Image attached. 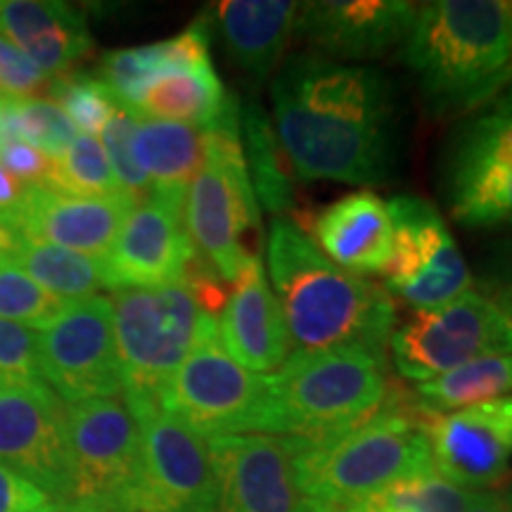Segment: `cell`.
<instances>
[{
    "mask_svg": "<svg viewBox=\"0 0 512 512\" xmlns=\"http://www.w3.org/2000/svg\"><path fill=\"white\" fill-rule=\"evenodd\" d=\"M22 242L24 235L19 233L15 221L8 214H0V266L15 264Z\"/></svg>",
    "mask_w": 512,
    "mask_h": 512,
    "instance_id": "cell-42",
    "label": "cell"
},
{
    "mask_svg": "<svg viewBox=\"0 0 512 512\" xmlns=\"http://www.w3.org/2000/svg\"><path fill=\"white\" fill-rule=\"evenodd\" d=\"M159 406L204 439L271 434V375L242 368L221 339L190 351L159 396Z\"/></svg>",
    "mask_w": 512,
    "mask_h": 512,
    "instance_id": "cell-9",
    "label": "cell"
},
{
    "mask_svg": "<svg viewBox=\"0 0 512 512\" xmlns=\"http://www.w3.org/2000/svg\"><path fill=\"white\" fill-rule=\"evenodd\" d=\"M240 136L256 202L275 219L290 214L297 200H294V185L283 159L285 152L275 136L271 119L256 98L240 107Z\"/></svg>",
    "mask_w": 512,
    "mask_h": 512,
    "instance_id": "cell-28",
    "label": "cell"
},
{
    "mask_svg": "<svg viewBox=\"0 0 512 512\" xmlns=\"http://www.w3.org/2000/svg\"><path fill=\"white\" fill-rule=\"evenodd\" d=\"M46 188L79 197L121 195L105 147L98 138L86 136V133H79L67 152L53 159Z\"/></svg>",
    "mask_w": 512,
    "mask_h": 512,
    "instance_id": "cell-31",
    "label": "cell"
},
{
    "mask_svg": "<svg viewBox=\"0 0 512 512\" xmlns=\"http://www.w3.org/2000/svg\"><path fill=\"white\" fill-rule=\"evenodd\" d=\"M41 380L67 403L107 399L124 392L114 337L112 299L91 297L38 335Z\"/></svg>",
    "mask_w": 512,
    "mask_h": 512,
    "instance_id": "cell-14",
    "label": "cell"
},
{
    "mask_svg": "<svg viewBox=\"0 0 512 512\" xmlns=\"http://www.w3.org/2000/svg\"><path fill=\"white\" fill-rule=\"evenodd\" d=\"M183 226L195 254L223 283L233 285L254 254L245 247V235L259 228V202L242 152L238 102L214 126L204 128V159L185 192Z\"/></svg>",
    "mask_w": 512,
    "mask_h": 512,
    "instance_id": "cell-6",
    "label": "cell"
},
{
    "mask_svg": "<svg viewBox=\"0 0 512 512\" xmlns=\"http://www.w3.org/2000/svg\"><path fill=\"white\" fill-rule=\"evenodd\" d=\"M19 133L24 143L38 147L50 159L62 157L67 147L74 143L76 126L69 121L55 102L43 98H22L17 100Z\"/></svg>",
    "mask_w": 512,
    "mask_h": 512,
    "instance_id": "cell-36",
    "label": "cell"
},
{
    "mask_svg": "<svg viewBox=\"0 0 512 512\" xmlns=\"http://www.w3.org/2000/svg\"><path fill=\"white\" fill-rule=\"evenodd\" d=\"M309 512H354V510H339V508H323V505H313Z\"/></svg>",
    "mask_w": 512,
    "mask_h": 512,
    "instance_id": "cell-49",
    "label": "cell"
},
{
    "mask_svg": "<svg viewBox=\"0 0 512 512\" xmlns=\"http://www.w3.org/2000/svg\"><path fill=\"white\" fill-rule=\"evenodd\" d=\"M0 34L46 76L64 74L93 48L83 12L55 0H3Z\"/></svg>",
    "mask_w": 512,
    "mask_h": 512,
    "instance_id": "cell-24",
    "label": "cell"
},
{
    "mask_svg": "<svg viewBox=\"0 0 512 512\" xmlns=\"http://www.w3.org/2000/svg\"><path fill=\"white\" fill-rule=\"evenodd\" d=\"M235 102L238 100L223 88L214 64L207 62L157 76L133 105V112L143 119L209 128Z\"/></svg>",
    "mask_w": 512,
    "mask_h": 512,
    "instance_id": "cell-27",
    "label": "cell"
},
{
    "mask_svg": "<svg viewBox=\"0 0 512 512\" xmlns=\"http://www.w3.org/2000/svg\"><path fill=\"white\" fill-rule=\"evenodd\" d=\"M465 512H505L503 494L501 491L486 489V491H472L470 505Z\"/></svg>",
    "mask_w": 512,
    "mask_h": 512,
    "instance_id": "cell-45",
    "label": "cell"
},
{
    "mask_svg": "<svg viewBox=\"0 0 512 512\" xmlns=\"http://www.w3.org/2000/svg\"><path fill=\"white\" fill-rule=\"evenodd\" d=\"M420 3L408 0H318L299 3L294 34L330 60H375L406 41Z\"/></svg>",
    "mask_w": 512,
    "mask_h": 512,
    "instance_id": "cell-19",
    "label": "cell"
},
{
    "mask_svg": "<svg viewBox=\"0 0 512 512\" xmlns=\"http://www.w3.org/2000/svg\"><path fill=\"white\" fill-rule=\"evenodd\" d=\"M394 247L387 294L413 309H437L470 290L472 275L441 211L418 195H394L387 202Z\"/></svg>",
    "mask_w": 512,
    "mask_h": 512,
    "instance_id": "cell-13",
    "label": "cell"
},
{
    "mask_svg": "<svg viewBox=\"0 0 512 512\" xmlns=\"http://www.w3.org/2000/svg\"><path fill=\"white\" fill-rule=\"evenodd\" d=\"M503 503H505V512H512V482L505 486L503 491Z\"/></svg>",
    "mask_w": 512,
    "mask_h": 512,
    "instance_id": "cell-47",
    "label": "cell"
},
{
    "mask_svg": "<svg viewBox=\"0 0 512 512\" xmlns=\"http://www.w3.org/2000/svg\"><path fill=\"white\" fill-rule=\"evenodd\" d=\"M112 316L126 403H159L190 351L219 339V320L202 313L183 280L114 290Z\"/></svg>",
    "mask_w": 512,
    "mask_h": 512,
    "instance_id": "cell-7",
    "label": "cell"
},
{
    "mask_svg": "<svg viewBox=\"0 0 512 512\" xmlns=\"http://www.w3.org/2000/svg\"><path fill=\"white\" fill-rule=\"evenodd\" d=\"M427 415L396 394L373 420L328 441L297 439L294 472L306 501L351 510L396 482L432 470Z\"/></svg>",
    "mask_w": 512,
    "mask_h": 512,
    "instance_id": "cell-4",
    "label": "cell"
},
{
    "mask_svg": "<svg viewBox=\"0 0 512 512\" xmlns=\"http://www.w3.org/2000/svg\"><path fill=\"white\" fill-rule=\"evenodd\" d=\"M48 93L69 121L86 136L105 131L119 102L102 79L88 74H60L48 81Z\"/></svg>",
    "mask_w": 512,
    "mask_h": 512,
    "instance_id": "cell-33",
    "label": "cell"
},
{
    "mask_svg": "<svg viewBox=\"0 0 512 512\" xmlns=\"http://www.w3.org/2000/svg\"><path fill=\"white\" fill-rule=\"evenodd\" d=\"M133 157L150 181V197L183 209L185 192L204 159V128L140 117Z\"/></svg>",
    "mask_w": 512,
    "mask_h": 512,
    "instance_id": "cell-26",
    "label": "cell"
},
{
    "mask_svg": "<svg viewBox=\"0 0 512 512\" xmlns=\"http://www.w3.org/2000/svg\"><path fill=\"white\" fill-rule=\"evenodd\" d=\"M0 166L12 178H17L19 183L27 185V188H34V185H43L46 188L50 169H53V159L43 155L38 147L24 143V140H17V143L0 147Z\"/></svg>",
    "mask_w": 512,
    "mask_h": 512,
    "instance_id": "cell-39",
    "label": "cell"
},
{
    "mask_svg": "<svg viewBox=\"0 0 512 512\" xmlns=\"http://www.w3.org/2000/svg\"><path fill=\"white\" fill-rule=\"evenodd\" d=\"M36 512H110V510L98 508V505L76 503V501H50L48 505H43V508Z\"/></svg>",
    "mask_w": 512,
    "mask_h": 512,
    "instance_id": "cell-46",
    "label": "cell"
},
{
    "mask_svg": "<svg viewBox=\"0 0 512 512\" xmlns=\"http://www.w3.org/2000/svg\"><path fill=\"white\" fill-rule=\"evenodd\" d=\"M484 285L489 292L486 297L512 318V233L505 235L494 252L486 256Z\"/></svg>",
    "mask_w": 512,
    "mask_h": 512,
    "instance_id": "cell-40",
    "label": "cell"
},
{
    "mask_svg": "<svg viewBox=\"0 0 512 512\" xmlns=\"http://www.w3.org/2000/svg\"><path fill=\"white\" fill-rule=\"evenodd\" d=\"M24 190H27V185L19 183L0 166V214H12L22 202Z\"/></svg>",
    "mask_w": 512,
    "mask_h": 512,
    "instance_id": "cell-44",
    "label": "cell"
},
{
    "mask_svg": "<svg viewBox=\"0 0 512 512\" xmlns=\"http://www.w3.org/2000/svg\"><path fill=\"white\" fill-rule=\"evenodd\" d=\"M273 128L299 181L380 185L399 159L394 83L320 53L285 57L271 79Z\"/></svg>",
    "mask_w": 512,
    "mask_h": 512,
    "instance_id": "cell-1",
    "label": "cell"
},
{
    "mask_svg": "<svg viewBox=\"0 0 512 512\" xmlns=\"http://www.w3.org/2000/svg\"><path fill=\"white\" fill-rule=\"evenodd\" d=\"M195 247L185 233L183 209L147 197L133 207L105 259L110 290H150L181 283Z\"/></svg>",
    "mask_w": 512,
    "mask_h": 512,
    "instance_id": "cell-18",
    "label": "cell"
},
{
    "mask_svg": "<svg viewBox=\"0 0 512 512\" xmlns=\"http://www.w3.org/2000/svg\"><path fill=\"white\" fill-rule=\"evenodd\" d=\"M0 463L57 501H69V446L64 406L43 380L0 384Z\"/></svg>",
    "mask_w": 512,
    "mask_h": 512,
    "instance_id": "cell-15",
    "label": "cell"
},
{
    "mask_svg": "<svg viewBox=\"0 0 512 512\" xmlns=\"http://www.w3.org/2000/svg\"><path fill=\"white\" fill-rule=\"evenodd\" d=\"M209 46L211 29L207 19L200 17L174 38L152 43V46L107 53L100 64L102 83L110 88L119 105L133 110L140 95L157 76L211 62Z\"/></svg>",
    "mask_w": 512,
    "mask_h": 512,
    "instance_id": "cell-25",
    "label": "cell"
},
{
    "mask_svg": "<svg viewBox=\"0 0 512 512\" xmlns=\"http://www.w3.org/2000/svg\"><path fill=\"white\" fill-rule=\"evenodd\" d=\"M219 339L242 368L256 375H273L292 354L283 311L259 254L249 256L233 283L221 313Z\"/></svg>",
    "mask_w": 512,
    "mask_h": 512,
    "instance_id": "cell-21",
    "label": "cell"
},
{
    "mask_svg": "<svg viewBox=\"0 0 512 512\" xmlns=\"http://www.w3.org/2000/svg\"><path fill=\"white\" fill-rule=\"evenodd\" d=\"M0 370L24 380H41L38 335L34 330L0 318Z\"/></svg>",
    "mask_w": 512,
    "mask_h": 512,
    "instance_id": "cell-38",
    "label": "cell"
},
{
    "mask_svg": "<svg viewBox=\"0 0 512 512\" xmlns=\"http://www.w3.org/2000/svg\"><path fill=\"white\" fill-rule=\"evenodd\" d=\"M401 60L434 117H467L512 83V3H422Z\"/></svg>",
    "mask_w": 512,
    "mask_h": 512,
    "instance_id": "cell-3",
    "label": "cell"
},
{
    "mask_svg": "<svg viewBox=\"0 0 512 512\" xmlns=\"http://www.w3.org/2000/svg\"><path fill=\"white\" fill-rule=\"evenodd\" d=\"M427 415V413H425ZM434 470L470 491H486L512 465V396L427 415Z\"/></svg>",
    "mask_w": 512,
    "mask_h": 512,
    "instance_id": "cell-17",
    "label": "cell"
},
{
    "mask_svg": "<svg viewBox=\"0 0 512 512\" xmlns=\"http://www.w3.org/2000/svg\"><path fill=\"white\" fill-rule=\"evenodd\" d=\"M138 121L140 117L136 112L119 105L112 119L107 121L105 131H102V147L110 159L112 174L117 178L121 192L136 204L145 202L152 195L150 181L133 157V133H136Z\"/></svg>",
    "mask_w": 512,
    "mask_h": 512,
    "instance_id": "cell-35",
    "label": "cell"
},
{
    "mask_svg": "<svg viewBox=\"0 0 512 512\" xmlns=\"http://www.w3.org/2000/svg\"><path fill=\"white\" fill-rule=\"evenodd\" d=\"M472 491L453 484L451 479L427 470L418 477L396 482L380 494L370 496L361 505L394 510V512H465L470 505Z\"/></svg>",
    "mask_w": 512,
    "mask_h": 512,
    "instance_id": "cell-32",
    "label": "cell"
},
{
    "mask_svg": "<svg viewBox=\"0 0 512 512\" xmlns=\"http://www.w3.org/2000/svg\"><path fill=\"white\" fill-rule=\"evenodd\" d=\"M503 396H512V354L477 358L413 389L415 408L427 415L451 413Z\"/></svg>",
    "mask_w": 512,
    "mask_h": 512,
    "instance_id": "cell-29",
    "label": "cell"
},
{
    "mask_svg": "<svg viewBox=\"0 0 512 512\" xmlns=\"http://www.w3.org/2000/svg\"><path fill=\"white\" fill-rule=\"evenodd\" d=\"M69 501L128 512L140 482V425L124 396L64 406Z\"/></svg>",
    "mask_w": 512,
    "mask_h": 512,
    "instance_id": "cell-11",
    "label": "cell"
},
{
    "mask_svg": "<svg viewBox=\"0 0 512 512\" xmlns=\"http://www.w3.org/2000/svg\"><path fill=\"white\" fill-rule=\"evenodd\" d=\"M313 238L332 264L351 275L387 271L394 247L389 207L373 190L339 197L313 219Z\"/></svg>",
    "mask_w": 512,
    "mask_h": 512,
    "instance_id": "cell-22",
    "label": "cell"
},
{
    "mask_svg": "<svg viewBox=\"0 0 512 512\" xmlns=\"http://www.w3.org/2000/svg\"><path fill=\"white\" fill-rule=\"evenodd\" d=\"M22 140L17 117V100L0 98V147Z\"/></svg>",
    "mask_w": 512,
    "mask_h": 512,
    "instance_id": "cell-43",
    "label": "cell"
},
{
    "mask_svg": "<svg viewBox=\"0 0 512 512\" xmlns=\"http://www.w3.org/2000/svg\"><path fill=\"white\" fill-rule=\"evenodd\" d=\"M8 380H12V375L5 373V370H0V384H5Z\"/></svg>",
    "mask_w": 512,
    "mask_h": 512,
    "instance_id": "cell-50",
    "label": "cell"
},
{
    "mask_svg": "<svg viewBox=\"0 0 512 512\" xmlns=\"http://www.w3.org/2000/svg\"><path fill=\"white\" fill-rule=\"evenodd\" d=\"M50 503V496L17 470L0 463V512H36Z\"/></svg>",
    "mask_w": 512,
    "mask_h": 512,
    "instance_id": "cell-41",
    "label": "cell"
},
{
    "mask_svg": "<svg viewBox=\"0 0 512 512\" xmlns=\"http://www.w3.org/2000/svg\"><path fill=\"white\" fill-rule=\"evenodd\" d=\"M266 261L292 354L358 349L387 358L399 316L384 287L332 264L287 216L271 221Z\"/></svg>",
    "mask_w": 512,
    "mask_h": 512,
    "instance_id": "cell-2",
    "label": "cell"
},
{
    "mask_svg": "<svg viewBox=\"0 0 512 512\" xmlns=\"http://www.w3.org/2000/svg\"><path fill=\"white\" fill-rule=\"evenodd\" d=\"M396 373L430 382L484 356L512 354V318L482 292L467 290L437 309H413L389 339Z\"/></svg>",
    "mask_w": 512,
    "mask_h": 512,
    "instance_id": "cell-10",
    "label": "cell"
},
{
    "mask_svg": "<svg viewBox=\"0 0 512 512\" xmlns=\"http://www.w3.org/2000/svg\"><path fill=\"white\" fill-rule=\"evenodd\" d=\"M67 299L43 290L15 264L0 266V318L19 323L24 328L46 330L64 311L69 309Z\"/></svg>",
    "mask_w": 512,
    "mask_h": 512,
    "instance_id": "cell-34",
    "label": "cell"
},
{
    "mask_svg": "<svg viewBox=\"0 0 512 512\" xmlns=\"http://www.w3.org/2000/svg\"><path fill=\"white\" fill-rule=\"evenodd\" d=\"M140 425V482L128 512H216L209 441L159 403H128Z\"/></svg>",
    "mask_w": 512,
    "mask_h": 512,
    "instance_id": "cell-12",
    "label": "cell"
},
{
    "mask_svg": "<svg viewBox=\"0 0 512 512\" xmlns=\"http://www.w3.org/2000/svg\"><path fill=\"white\" fill-rule=\"evenodd\" d=\"M133 207L136 202L124 192L112 197H79L34 185L24 190L19 207L8 216L27 240L105 261Z\"/></svg>",
    "mask_w": 512,
    "mask_h": 512,
    "instance_id": "cell-20",
    "label": "cell"
},
{
    "mask_svg": "<svg viewBox=\"0 0 512 512\" xmlns=\"http://www.w3.org/2000/svg\"><path fill=\"white\" fill-rule=\"evenodd\" d=\"M46 76L10 38L0 34V98L22 100L46 88Z\"/></svg>",
    "mask_w": 512,
    "mask_h": 512,
    "instance_id": "cell-37",
    "label": "cell"
},
{
    "mask_svg": "<svg viewBox=\"0 0 512 512\" xmlns=\"http://www.w3.org/2000/svg\"><path fill=\"white\" fill-rule=\"evenodd\" d=\"M299 3L290 0H223L211 5L209 29L221 36L230 60L256 81L273 79L294 34Z\"/></svg>",
    "mask_w": 512,
    "mask_h": 512,
    "instance_id": "cell-23",
    "label": "cell"
},
{
    "mask_svg": "<svg viewBox=\"0 0 512 512\" xmlns=\"http://www.w3.org/2000/svg\"><path fill=\"white\" fill-rule=\"evenodd\" d=\"M439 192L460 226L512 228V83L453 128Z\"/></svg>",
    "mask_w": 512,
    "mask_h": 512,
    "instance_id": "cell-8",
    "label": "cell"
},
{
    "mask_svg": "<svg viewBox=\"0 0 512 512\" xmlns=\"http://www.w3.org/2000/svg\"><path fill=\"white\" fill-rule=\"evenodd\" d=\"M354 512H394V510H382V508H373V505H356L351 508Z\"/></svg>",
    "mask_w": 512,
    "mask_h": 512,
    "instance_id": "cell-48",
    "label": "cell"
},
{
    "mask_svg": "<svg viewBox=\"0 0 512 512\" xmlns=\"http://www.w3.org/2000/svg\"><path fill=\"white\" fill-rule=\"evenodd\" d=\"M15 266L22 268L43 290L53 292L67 302L98 297V292L107 287L105 261L72 252V249L48 245V242L24 238Z\"/></svg>",
    "mask_w": 512,
    "mask_h": 512,
    "instance_id": "cell-30",
    "label": "cell"
},
{
    "mask_svg": "<svg viewBox=\"0 0 512 512\" xmlns=\"http://www.w3.org/2000/svg\"><path fill=\"white\" fill-rule=\"evenodd\" d=\"M387 358L368 351L290 354L271 375L273 437L309 444L366 425L394 399Z\"/></svg>",
    "mask_w": 512,
    "mask_h": 512,
    "instance_id": "cell-5",
    "label": "cell"
},
{
    "mask_svg": "<svg viewBox=\"0 0 512 512\" xmlns=\"http://www.w3.org/2000/svg\"><path fill=\"white\" fill-rule=\"evenodd\" d=\"M216 470V512H309L294 472L297 439L238 434L207 439Z\"/></svg>",
    "mask_w": 512,
    "mask_h": 512,
    "instance_id": "cell-16",
    "label": "cell"
}]
</instances>
